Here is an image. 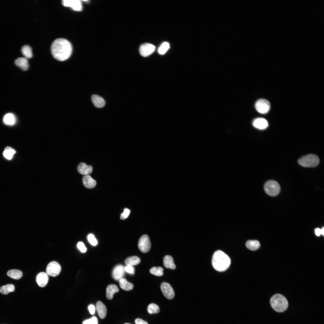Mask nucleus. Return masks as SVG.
Returning <instances> with one entry per match:
<instances>
[{
	"label": "nucleus",
	"mask_w": 324,
	"mask_h": 324,
	"mask_svg": "<svg viewBox=\"0 0 324 324\" xmlns=\"http://www.w3.org/2000/svg\"><path fill=\"white\" fill-rule=\"evenodd\" d=\"M82 1H83L84 2H86V3L88 2H89V1L87 0H82Z\"/></svg>",
	"instance_id": "43"
},
{
	"label": "nucleus",
	"mask_w": 324,
	"mask_h": 324,
	"mask_svg": "<svg viewBox=\"0 0 324 324\" xmlns=\"http://www.w3.org/2000/svg\"><path fill=\"white\" fill-rule=\"evenodd\" d=\"M61 267L59 264L54 261L50 262L47 266L46 272L48 275L52 277H56L60 273Z\"/></svg>",
	"instance_id": "8"
},
{
	"label": "nucleus",
	"mask_w": 324,
	"mask_h": 324,
	"mask_svg": "<svg viewBox=\"0 0 324 324\" xmlns=\"http://www.w3.org/2000/svg\"><path fill=\"white\" fill-rule=\"evenodd\" d=\"M140 262V259L138 257L133 256L127 258L125 260L124 262L127 265L133 266L138 264Z\"/></svg>",
	"instance_id": "24"
},
{
	"label": "nucleus",
	"mask_w": 324,
	"mask_h": 324,
	"mask_svg": "<svg viewBox=\"0 0 324 324\" xmlns=\"http://www.w3.org/2000/svg\"><path fill=\"white\" fill-rule=\"evenodd\" d=\"M82 181L84 186L88 188H93L96 184V181L89 175H85L82 178Z\"/></svg>",
	"instance_id": "17"
},
{
	"label": "nucleus",
	"mask_w": 324,
	"mask_h": 324,
	"mask_svg": "<svg viewBox=\"0 0 324 324\" xmlns=\"http://www.w3.org/2000/svg\"><path fill=\"white\" fill-rule=\"evenodd\" d=\"M147 310L148 313L150 314L157 313L159 312L160 308L157 305L154 303H151L148 305Z\"/></svg>",
	"instance_id": "31"
},
{
	"label": "nucleus",
	"mask_w": 324,
	"mask_h": 324,
	"mask_svg": "<svg viewBox=\"0 0 324 324\" xmlns=\"http://www.w3.org/2000/svg\"><path fill=\"white\" fill-rule=\"evenodd\" d=\"M160 288L166 298L169 299L173 298L175 293L172 287L169 284L165 282L162 283L161 284Z\"/></svg>",
	"instance_id": "9"
},
{
	"label": "nucleus",
	"mask_w": 324,
	"mask_h": 324,
	"mask_svg": "<svg viewBox=\"0 0 324 324\" xmlns=\"http://www.w3.org/2000/svg\"><path fill=\"white\" fill-rule=\"evenodd\" d=\"M315 233L316 235L317 236H319L321 234V229L319 228H317L315 229Z\"/></svg>",
	"instance_id": "40"
},
{
	"label": "nucleus",
	"mask_w": 324,
	"mask_h": 324,
	"mask_svg": "<svg viewBox=\"0 0 324 324\" xmlns=\"http://www.w3.org/2000/svg\"><path fill=\"white\" fill-rule=\"evenodd\" d=\"M89 319H88L84 321L83 322V324H89Z\"/></svg>",
	"instance_id": "41"
},
{
	"label": "nucleus",
	"mask_w": 324,
	"mask_h": 324,
	"mask_svg": "<svg viewBox=\"0 0 324 324\" xmlns=\"http://www.w3.org/2000/svg\"><path fill=\"white\" fill-rule=\"evenodd\" d=\"M130 211L128 209L125 208L124 209V212L120 215V218L122 220H124L128 217L129 215Z\"/></svg>",
	"instance_id": "34"
},
{
	"label": "nucleus",
	"mask_w": 324,
	"mask_h": 324,
	"mask_svg": "<svg viewBox=\"0 0 324 324\" xmlns=\"http://www.w3.org/2000/svg\"><path fill=\"white\" fill-rule=\"evenodd\" d=\"M256 110L261 114H266L269 111L270 104L269 101L265 99H260L258 100L255 104Z\"/></svg>",
	"instance_id": "7"
},
{
	"label": "nucleus",
	"mask_w": 324,
	"mask_h": 324,
	"mask_svg": "<svg viewBox=\"0 0 324 324\" xmlns=\"http://www.w3.org/2000/svg\"><path fill=\"white\" fill-rule=\"evenodd\" d=\"M321 234L323 236L324 235V227H323L321 229Z\"/></svg>",
	"instance_id": "42"
},
{
	"label": "nucleus",
	"mask_w": 324,
	"mask_h": 324,
	"mask_svg": "<svg viewBox=\"0 0 324 324\" xmlns=\"http://www.w3.org/2000/svg\"><path fill=\"white\" fill-rule=\"evenodd\" d=\"M170 48L169 43L166 42L163 43L158 48V53L161 55L165 54Z\"/></svg>",
	"instance_id": "32"
},
{
	"label": "nucleus",
	"mask_w": 324,
	"mask_h": 324,
	"mask_svg": "<svg viewBox=\"0 0 324 324\" xmlns=\"http://www.w3.org/2000/svg\"><path fill=\"white\" fill-rule=\"evenodd\" d=\"M62 3L64 6L70 7L75 11H81L82 10L81 2L79 0H63Z\"/></svg>",
	"instance_id": "11"
},
{
	"label": "nucleus",
	"mask_w": 324,
	"mask_h": 324,
	"mask_svg": "<svg viewBox=\"0 0 324 324\" xmlns=\"http://www.w3.org/2000/svg\"><path fill=\"white\" fill-rule=\"evenodd\" d=\"M151 244L149 236L146 235L142 236L139 240L138 247L140 251L146 253L150 250Z\"/></svg>",
	"instance_id": "6"
},
{
	"label": "nucleus",
	"mask_w": 324,
	"mask_h": 324,
	"mask_svg": "<svg viewBox=\"0 0 324 324\" xmlns=\"http://www.w3.org/2000/svg\"><path fill=\"white\" fill-rule=\"evenodd\" d=\"M214 268L217 271L222 272L226 270L230 264V258L222 251L218 250L214 252L212 260Z\"/></svg>",
	"instance_id": "2"
},
{
	"label": "nucleus",
	"mask_w": 324,
	"mask_h": 324,
	"mask_svg": "<svg viewBox=\"0 0 324 324\" xmlns=\"http://www.w3.org/2000/svg\"><path fill=\"white\" fill-rule=\"evenodd\" d=\"M92 100L94 105L97 107L101 108L105 105L104 99L100 96L94 94L92 97Z\"/></svg>",
	"instance_id": "19"
},
{
	"label": "nucleus",
	"mask_w": 324,
	"mask_h": 324,
	"mask_svg": "<svg viewBox=\"0 0 324 324\" xmlns=\"http://www.w3.org/2000/svg\"><path fill=\"white\" fill-rule=\"evenodd\" d=\"M96 309L100 317L102 319L104 318L106 314V309L104 304L100 301L98 302Z\"/></svg>",
	"instance_id": "20"
},
{
	"label": "nucleus",
	"mask_w": 324,
	"mask_h": 324,
	"mask_svg": "<svg viewBox=\"0 0 324 324\" xmlns=\"http://www.w3.org/2000/svg\"><path fill=\"white\" fill-rule=\"evenodd\" d=\"M77 247L80 251L82 253H85L86 251L87 248L82 242H79L77 244Z\"/></svg>",
	"instance_id": "35"
},
{
	"label": "nucleus",
	"mask_w": 324,
	"mask_h": 324,
	"mask_svg": "<svg viewBox=\"0 0 324 324\" xmlns=\"http://www.w3.org/2000/svg\"><path fill=\"white\" fill-rule=\"evenodd\" d=\"M246 245L247 248L249 249L252 250H255L260 248V244L258 241L250 240L246 242Z\"/></svg>",
	"instance_id": "25"
},
{
	"label": "nucleus",
	"mask_w": 324,
	"mask_h": 324,
	"mask_svg": "<svg viewBox=\"0 0 324 324\" xmlns=\"http://www.w3.org/2000/svg\"><path fill=\"white\" fill-rule=\"evenodd\" d=\"M135 323L136 324H148L146 322L140 318H137L135 320Z\"/></svg>",
	"instance_id": "39"
},
{
	"label": "nucleus",
	"mask_w": 324,
	"mask_h": 324,
	"mask_svg": "<svg viewBox=\"0 0 324 324\" xmlns=\"http://www.w3.org/2000/svg\"><path fill=\"white\" fill-rule=\"evenodd\" d=\"M51 51L55 58L59 61H64L68 59L71 56L72 47L71 44L68 40L59 38L53 42Z\"/></svg>",
	"instance_id": "1"
},
{
	"label": "nucleus",
	"mask_w": 324,
	"mask_h": 324,
	"mask_svg": "<svg viewBox=\"0 0 324 324\" xmlns=\"http://www.w3.org/2000/svg\"><path fill=\"white\" fill-rule=\"evenodd\" d=\"M253 125L256 128L261 130L266 128L268 125L267 120L264 118H259L255 119L253 122Z\"/></svg>",
	"instance_id": "13"
},
{
	"label": "nucleus",
	"mask_w": 324,
	"mask_h": 324,
	"mask_svg": "<svg viewBox=\"0 0 324 324\" xmlns=\"http://www.w3.org/2000/svg\"><path fill=\"white\" fill-rule=\"evenodd\" d=\"M125 271L131 274H134V269L132 266L127 265L124 267Z\"/></svg>",
	"instance_id": "36"
},
{
	"label": "nucleus",
	"mask_w": 324,
	"mask_h": 324,
	"mask_svg": "<svg viewBox=\"0 0 324 324\" xmlns=\"http://www.w3.org/2000/svg\"><path fill=\"white\" fill-rule=\"evenodd\" d=\"M298 164L304 167H315L320 162V159L317 156L314 154H309L300 158L298 160Z\"/></svg>",
	"instance_id": "4"
},
{
	"label": "nucleus",
	"mask_w": 324,
	"mask_h": 324,
	"mask_svg": "<svg viewBox=\"0 0 324 324\" xmlns=\"http://www.w3.org/2000/svg\"><path fill=\"white\" fill-rule=\"evenodd\" d=\"M49 280L48 275L44 272L38 273L36 277V282L38 285L40 287H44L47 284Z\"/></svg>",
	"instance_id": "14"
},
{
	"label": "nucleus",
	"mask_w": 324,
	"mask_h": 324,
	"mask_svg": "<svg viewBox=\"0 0 324 324\" xmlns=\"http://www.w3.org/2000/svg\"><path fill=\"white\" fill-rule=\"evenodd\" d=\"M21 52L25 57L27 59L31 58L32 57V48L28 45L23 46L21 49Z\"/></svg>",
	"instance_id": "28"
},
{
	"label": "nucleus",
	"mask_w": 324,
	"mask_h": 324,
	"mask_svg": "<svg viewBox=\"0 0 324 324\" xmlns=\"http://www.w3.org/2000/svg\"><path fill=\"white\" fill-rule=\"evenodd\" d=\"M14 62L17 66L24 71L28 69V61L27 59L25 57L18 58L15 60Z\"/></svg>",
	"instance_id": "16"
},
{
	"label": "nucleus",
	"mask_w": 324,
	"mask_h": 324,
	"mask_svg": "<svg viewBox=\"0 0 324 324\" xmlns=\"http://www.w3.org/2000/svg\"><path fill=\"white\" fill-rule=\"evenodd\" d=\"M163 262L164 265L166 268H170L172 269H174L176 268L173 259L170 255H167L164 257Z\"/></svg>",
	"instance_id": "22"
},
{
	"label": "nucleus",
	"mask_w": 324,
	"mask_h": 324,
	"mask_svg": "<svg viewBox=\"0 0 324 324\" xmlns=\"http://www.w3.org/2000/svg\"><path fill=\"white\" fill-rule=\"evenodd\" d=\"M7 274L11 278L15 279H20L22 275V273L21 271L15 269L9 270L7 272Z\"/></svg>",
	"instance_id": "26"
},
{
	"label": "nucleus",
	"mask_w": 324,
	"mask_h": 324,
	"mask_svg": "<svg viewBox=\"0 0 324 324\" xmlns=\"http://www.w3.org/2000/svg\"><path fill=\"white\" fill-rule=\"evenodd\" d=\"M88 239L89 242L92 245L95 246L97 244V240L93 234H89L88 236Z\"/></svg>",
	"instance_id": "33"
},
{
	"label": "nucleus",
	"mask_w": 324,
	"mask_h": 324,
	"mask_svg": "<svg viewBox=\"0 0 324 324\" xmlns=\"http://www.w3.org/2000/svg\"><path fill=\"white\" fill-rule=\"evenodd\" d=\"M16 152L14 149L12 148L7 146L5 148L3 153V155L4 157L8 160L11 159Z\"/></svg>",
	"instance_id": "29"
},
{
	"label": "nucleus",
	"mask_w": 324,
	"mask_h": 324,
	"mask_svg": "<svg viewBox=\"0 0 324 324\" xmlns=\"http://www.w3.org/2000/svg\"><path fill=\"white\" fill-rule=\"evenodd\" d=\"M119 281L120 287L124 290L130 291L133 289V284L128 281L126 279L122 278Z\"/></svg>",
	"instance_id": "23"
},
{
	"label": "nucleus",
	"mask_w": 324,
	"mask_h": 324,
	"mask_svg": "<svg viewBox=\"0 0 324 324\" xmlns=\"http://www.w3.org/2000/svg\"><path fill=\"white\" fill-rule=\"evenodd\" d=\"M124 267L122 265H117L114 268L112 272L113 278L116 280H119L123 278L124 274Z\"/></svg>",
	"instance_id": "12"
},
{
	"label": "nucleus",
	"mask_w": 324,
	"mask_h": 324,
	"mask_svg": "<svg viewBox=\"0 0 324 324\" xmlns=\"http://www.w3.org/2000/svg\"><path fill=\"white\" fill-rule=\"evenodd\" d=\"M88 309L90 313L92 315L94 314L95 312V308L93 304H90L88 307Z\"/></svg>",
	"instance_id": "38"
},
{
	"label": "nucleus",
	"mask_w": 324,
	"mask_h": 324,
	"mask_svg": "<svg viewBox=\"0 0 324 324\" xmlns=\"http://www.w3.org/2000/svg\"><path fill=\"white\" fill-rule=\"evenodd\" d=\"M15 287L12 284H8L3 286L0 288V292L4 295H7L10 292L14 291Z\"/></svg>",
	"instance_id": "27"
},
{
	"label": "nucleus",
	"mask_w": 324,
	"mask_h": 324,
	"mask_svg": "<svg viewBox=\"0 0 324 324\" xmlns=\"http://www.w3.org/2000/svg\"><path fill=\"white\" fill-rule=\"evenodd\" d=\"M3 121L4 123L6 125H12L14 124L16 122V117L14 114L8 113L4 116Z\"/></svg>",
	"instance_id": "21"
},
{
	"label": "nucleus",
	"mask_w": 324,
	"mask_h": 324,
	"mask_svg": "<svg viewBox=\"0 0 324 324\" xmlns=\"http://www.w3.org/2000/svg\"><path fill=\"white\" fill-rule=\"evenodd\" d=\"M118 291L119 289L116 285L113 284L109 285L106 288V297L108 299L111 300L113 298L114 294Z\"/></svg>",
	"instance_id": "18"
},
{
	"label": "nucleus",
	"mask_w": 324,
	"mask_h": 324,
	"mask_svg": "<svg viewBox=\"0 0 324 324\" xmlns=\"http://www.w3.org/2000/svg\"><path fill=\"white\" fill-rule=\"evenodd\" d=\"M264 189L266 193L271 196L277 195L280 191V187L278 183L274 180H270L266 183Z\"/></svg>",
	"instance_id": "5"
},
{
	"label": "nucleus",
	"mask_w": 324,
	"mask_h": 324,
	"mask_svg": "<svg viewBox=\"0 0 324 324\" xmlns=\"http://www.w3.org/2000/svg\"><path fill=\"white\" fill-rule=\"evenodd\" d=\"M93 168L92 166L88 165L84 163H81L77 167V170L80 174L88 175L92 172Z\"/></svg>",
	"instance_id": "15"
},
{
	"label": "nucleus",
	"mask_w": 324,
	"mask_h": 324,
	"mask_svg": "<svg viewBox=\"0 0 324 324\" xmlns=\"http://www.w3.org/2000/svg\"><path fill=\"white\" fill-rule=\"evenodd\" d=\"M155 47L153 45L146 43L142 44L140 47L139 51L140 55L143 57H147L154 51Z\"/></svg>",
	"instance_id": "10"
},
{
	"label": "nucleus",
	"mask_w": 324,
	"mask_h": 324,
	"mask_svg": "<svg viewBox=\"0 0 324 324\" xmlns=\"http://www.w3.org/2000/svg\"><path fill=\"white\" fill-rule=\"evenodd\" d=\"M89 324H98V321L97 317L95 316L89 319Z\"/></svg>",
	"instance_id": "37"
},
{
	"label": "nucleus",
	"mask_w": 324,
	"mask_h": 324,
	"mask_svg": "<svg viewBox=\"0 0 324 324\" xmlns=\"http://www.w3.org/2000/svg\"><path fill=\"white\" fill-rule=\"evenodd\" d=\"M124 324H130L128 323H125Z\"/></svg>",
	"instance_id": "44"
},
{
	"label": "nucleus",
	"mask_w": 324,
	"mask_h": 324,
	"mask_svg": "<svg viewBox=\"0 0 324 324\" xmlns=\"http://www.w3.org/2000/svg\"><path fill=\"white\" fill-rule=\"evenodd\" d=\"M270 304L273 310L278 313L285 311L288 309L289 305L287 299L280 294L272 296L270 299Z\"/></svg>",
	"instance_id": "3"
},
{
	"label": "nucleus",
	"mask_w": 324,
	"mask_h": 324,
	"mask_svg": "<svg viewBox=\"0 0 324 324\" xmlns=\"http://www.w3.org/2000/svg\"><path fill=\"white\" fill-rule=\"evenodd\" d=\"M163 268L160 267H154L150 270V273L154 275L157 276H162L163 274Z\"/></svg>",
	"instance_id": "30"
}]
</instances>
